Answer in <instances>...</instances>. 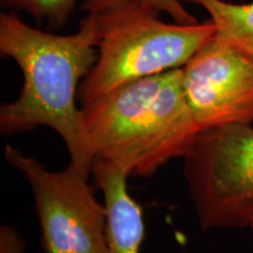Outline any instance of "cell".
Wrapping results in <instances>:
<instances>
[{
  "mask_svg": "<svg viewBox=\"0 0 253 253\" xmlns=\"http://www.w3.org/2000/svg\"><path fill=\"white\" fill-rule=\"evenodd\" d=\"M186 101L201 131L253 125V61L214 34L182 68Z\"/></svg>",
  "mask_w": 253,
  "mask_h": 253,
  "instance_id": "6",
  "label": "cell"
},
{
  "mask_svg": "<svg viewBox=\"0 0 253 253\" xmlns=\"http://www.w3.org/2000/svg\"><path fill=\"white\" fill-rule=\"evenodd\" d=\"M250 229L252 230V232H253V216H252V219H251V223H250Z\"/></svg>",
  "mask_w": 253,
  "mask_h": 253,
  "instance_id": "12",
  "label": "cell"
},
{
  "mask_svg": "<svg viewBox=\"0 0 253 253\" xmlns=\"http://www.w3.org/2000/svg\"><path fill=\"white\" fill-rule=\"evenodd\" d=\"M183 160L201 230L249 227L253 216V126L199 132Z\"/></svg>",
  "mask_w": 253,
  "mask_h": 253,
  "instance_id": "4",
  "label": "cell"
},
{
  "mask_svg": "<svg viewBox=\"0 0 253 253\" xmlns=\"http://www.w3.org/2000/svg\"><path fill=\"white\" fill-rule=\"evenodd\" d=\"M203 7L216 27V34L253 61V0L235 4L225 0H183Z\"/></svg>",
  "mask_w": 253,
  "mask_h": 253,
  "instance_id": "8",
  "label": "cell"
},
{
  "mask_svg": "<svg viewBox=\"0 0 253 253\" xmlns=\"http://www.w3.org/2000/svg\"><path fill=\"white\" fill-rule=\"evenodd\" d=\"M101 39L97 59L79 88L81 104L116 88L183 68L216 34L210 19L203 24H168L161 11L141 0H126L94 12Z\"/></svg>",
  "mask_w": 253,
  "mask_h": 253,
  "instance_id": "3",
  "label": "cell"
},
{
  "mask_svg": "<svg viewBox=\"0 0 253 253\" xmlns=\"http://www.w3.org/2000/svg\"><path fill=\"white\" fill-rule=\"evenodd\" d=\"M81 116L93 163L113 164L128 177H150L184 158L202 132L186 101L182 68L81 104Z\"/></svg>",
  "mask_w": 253,
  "mask_h": 253,
  "instance_id": "2",
  "label": "cell"
},
{
  "mask_svg": "<svg viewBox=\"0 0 253 253\" xmlns=\"http://www.w3.org/2000/svg\"><path fill=\"white\" fill-rule=\"evenodd\" d=\"M121 1H126V0H84V1L82 2L81 8L84 9V11H86L87 13H94V12L102 11V9L110 7V6ZM141 1L155 6V7L160 9L161 12H166V13L168 15H170V17L173 19V21L177 24H198L196 17H194V15L186 11L179 0H141Z\"/></svg>",
  "mask_w": 253,
  "mask_h": 253,
  "instance_id": "10",
  "label": "cell"
},
{
  "mask_svg": "<svg viewBox=\"0 0 253 253\" xmlns=\"http://www.w3.org/2000/svg\"><path fill=\"white\" fill-rule=\"evenodd\" d=\"M26 244L18 231L9 225L0 229V253H24Z\"/></svg>",
  "mask_w": 253,
  "mask_h": 253,
  "instance_id": "11",
  "label": "cell"
},
{
  "mask_svg": "<svg viewBox=\"0 0 253 253\" xmlns=\"http://www.w3.org/2000/svg\"><path fill=\"white\" fill-rule=\"evenodd\" d=\"M100 39L96 13H88L77 33L58 36L30 26L17 12H2L0 52L17 62L24 84L17 100L0 108L1 134L49 126L65 142L71 162L90 173L93 160L77 96L80 80L96 62Z\"/></svg>",
  "mask_w": 253,
  "mask_h": 253,
  "instance_id": "1",
  "label": "cell"
},
{
  "mask_svg": "<svg viewBox=\"0 0 253 253\" xmlns=\"http://www.w3.org/2000/svg\"><path fill=\"white\" fill-rule=\"evenodd\" d=\"M90 173L107 208V253H140L145 224L141 207L128 191V176L103 162L91 164Z\"/></svg>",
  "mask_w": 253,
  "mask_h": 253,
  "instance_id": "7",
  "label": "cell"
},
{
  "mask_svg": "<svg viewBox=\"0 0 253 253\" xmlns=\"http://www.w3.org/2000/svg\"><path fill=\"white\" fill-rule=\"evenodd\" d=\"M5 158L31 186L45 253H107V208L95 197L89 172L72 162L50 171L12 145Z\"/></svg>",
  "mask_w": 253,
  "mask_h": 253,
  "instance_id": "5",
  "label": "cell"
},
{
  "mask_svg": "<svg viewBox=\"0 0 253 253\" xmlns=\"http://www.w3.org/2000/svg\"><path fill=\"white\" fill-rule=\"evenodd\" d=\"M0 4L8 11L25 12L48 30H60L72 18L78 0H0Z\"/></svg>",
  "mask_w": 253,
  "mask_h": 253,
  "instance_id": "9",
  "label": "cell"
}]
</instances>
